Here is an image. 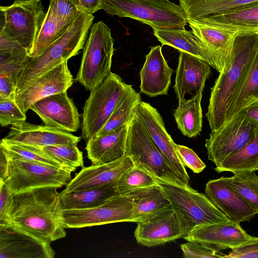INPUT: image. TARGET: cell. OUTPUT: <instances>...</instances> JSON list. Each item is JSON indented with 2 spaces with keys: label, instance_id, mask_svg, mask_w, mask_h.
<instances>
[{
  "label": "cell",
  "instance_id": "17",
  "mask_svg": "<svg viewBox=\"0 0 258 258\" xmlns=\"http://www.w3.org/2000/svg\"><path fill=\"white\" fill-rule=\"evenodd\" d=\"M30 109L46 125L70 133L77 132L80 127V115L67 91L40 99Z\"/></svg>",
  "mask_w": 258,
  "mask_h": 258
},
{
  "label": "cell",
  "instance_id": "6",
  "mask_svg": "<svg viewBox=\"0 0 258 258\" xmlns=\"http://www.w3.org/2000/svg\"><path fill=\"white\" fill-rule=\"evenodd\" d=\"M113 45L110 29L103 21L91 27L75 79L86 90L91 91L111 72Z\"/></svg>",
  "mask_w": 258,
  "mask_h": 258
},
{
  "label": "cell",
  "instance_id": "7",
  "mask_svg": "<svg viewBox=\"0 0 258 258\" xmlns=\"http://www.w3.org/2000/svg\"><path fill=\"white\" fill-rule=\"evenodd\" d=\"M155 178L188 233L198 226L229 220L206 195L188 185L182 186Z\"/></svg>",
  "mask_w": 258,
  "mask_h": 258
},
{
  "label": "cell",
  "instance_id": "27",
  "mask_svg": "<svg viewBox=\"0 0 258 258\" xmlns=\"http://www.w3.org/2000/svg\"><path fill=\"white\" fill-rule=\"evenodd\" d=\"M117 182L79 191L70 192L62 191L60 192L62 208L63 210L84 209L97 206L119 194Z\"/></svg>",
  "mask_w": 258,
  "mask_h": 258
},
{
  "label": "cell",
  "instance_id": "14",
  "mask_svg": "<svg viewBox=\"0 0 258 258\" xmlns=\"http://www.w3.org/2000/svg\"><path fill=\"white\" fill-rule=\"evenodd\" d=\"M135 113L151 140L168 161L177 178L184 186L188 185L189 176L179 159L176 144L166 131L157 109L150 104L141 101L136 106Z\"/></svg>",
  "mask_w": 258,
  "mask_h": 258
},
{
  "label": "cell",
  "instance_id": "45",
  "mask_svg": "<svg viewBox=\"0 0 258 258\" xmlns=\"http://www.w3.org/2000/svg\"><path fill=\"white\" fill-rule=\"evenodd\" d=\"M14 194L3 181H0V226L9 225V214Z\"/></svg>",
  "mask_w": 258,
  "mask_h": 258
},
{
  "label": "cell",
  "instance_id": "50",
  "mask_svg": "<svg viewBox=\"0 0 258 258\" xmlns=\"http://www.w3.org/2000/svg\"><path fill=\"white\" fill-rule=\"evenodd\" d=\"M243 110L249 118L258 122V100L252 102Z\"/></svg>",
  "mask_w": 258,
  "mask_h": 258
},
{
  "label": "cell",
  "instance_id": "29",
  "mask_svg": "<svg viewBox=\"0 0 258 258\" xmlns=\"http://www.w3.org/2000/svg\"><path fill=\"white\" fill-rule=\"evenodd\" d=\"M153 30L154 36L163 45H168L196 56L210 65L209 57L204 45L192 30L172 28Z\"/></svg>",
  "mask_w": 258,
  "mask_h": 258
},
{
  "label": "cell",
  "instance_id": "33",
  "mask_svg": "<svg viewBox=\"0 0 258 258\" xmlns=\"http://www.w3.org/2000/svg\"><path fill=\"white\" fill-rule=\"evenodd\" d=\"M192 20L226 24L247 31H257L258 2L227 13Z\"/></svg>",
  "mask_w": 258,
  "mask_h": 258
},
{
  "label": "cell",
  "instance_id": "32",
  "mask_svg": "<svg viewBox=\"0 0 258 258\" xmlns=\"http://www.w3.org/2000/svg\"><path fill=\"white\" fill-rule=\"evenodd\" d=\"M215 170L233 172L240 170H258V127L251 139L239 151L226 158Z\"/></svg>",
  "mask_w": 258,
  "mask_h": 258
},
{
  "label": "cell",
  "instance_id": "12",
  "mask_svg": "<svg viewBox=\"0 0 258 258\" xmlns=\"http://www.w3.org/2000/svg\"><path fill=\"white\" fill-rule=\"evenodd\" d=\"M189 26L204 45L210 65L219 73L227 68L237 36L246 32L236 27L217 23L196 21L187 19Z\"/></svg>",
  "mask_w": 258,
  "mask_h": 258
},
{
  "label": "cell",
  "instance_id": "52",
  "mask_svg": "<svg viewBox=\"0 0 258 258\" xmlns=\"http://www.w3.org/2000/svg\"><path fill=\"white\" fill-rule=\"evenodd\" d=\"M71 1H73L76 5H77L79 6V0H71Z\"/></svg>",
  "mask_w": 258,
  "mask_h": 258
},
{
  "label": "cell",
  "instance_id": "8",
  "mask_svg": "<svg viewBox=\"0 0 258 258\" xmlns=\"http://www.w3.org/2000/svg\"><path fill=\"white\" fill-rule=\"evenodd\" d=\"M125 156L132 159L134 165L154 177L184 186L163 154L151 140L135 111L128 126Z\"/></svg>",
  "mask_w": 258,
  "mask_h": 258
},
{
  "label": "cell",
  "instance_id": "26",
  "mask_svg": "<svg viewBox=\"0 0 258 258\" xmlns=\"http://www.w3.org/2000/svg\"><path fill=\"white\" fill-rule=\"evenodd\" d=\"M123 195L132 204V222L137 223L148 219L171 207L164 191L157 183Z\"/></svg>",
  "mask_w": 258,
  "mask_h": 258
},
{
  "label": "cell",
  "instance_id": "19",
  "mask_svg": "<svg viewBox=\"0 0 258 258\" xmlns=\"http://www.w3.org/2000/svg\"><path fill=\"white\" fill-rule=\"evenodd\" d=\"M205 195L210 201L231 221H249L257 212L230 185L227 177L210 180Z\"/></svg>",
  "mask_w": 258,
  "mask_h": 258
},
{
  "label": "cell",
  "instance_id": "43",
  "mask_svg": "<svg viewBox=\"0 0 258 258\" xmlns=\"http://www.w3.org/2000/svg\"><path fill=\"white\" fill-rule=\"evenodd\" d=\"M185 258H216L224 257L217 252L204 244L196 241H188L180 245Z\"/></svg>",
  "mask_w": 258,
  "mask_h": 258
},
{
  "label": "cell",
  "instance_id": "1",
  "mask_svg": "<svg viewBox=\"0 0 258 258\" xmlns=\"http://www.w3.org/2000/svg\"><path fill=\"white\" fill-rule=\"evenodd\" d=\"M57 188L40 187L14 195L9 225L49 243L66 237Z\"/></svg>",
  "mask_w": 258,
  "mask_h": 258
},
{
  "label": "cell",
  "instance_id": "4",
  "mask_svg": "<svg viewBox=\"0 0 258 258\" xmlns=\"http://www.w3.org/2000/svg\"><path fill=\"white\" fill-rule=\"evenodd\" d=\"M102 9L111 16L127 17L153 30L185 29V13L179 5L165 0H102Z\"/></svg>",
  "mask_w": 258,
  "mask_h": 258
},
{
  "label": "cell",
  "instance_id": "24",
  "mask_svg": "<svg viewBox=\"0 0 258 258\" xmlns=\"http://www.w3.org/2000/svg\"><path fill=\"white\" fill-rule=\"evenodd\" d=\"M6 138L33 146L77 144L81 137L44 124L37 125L26 121L11 127Z\"/></svg>",
  "mask_w": 258,
  "mask_h": 258
},
{
  "label": "cell",
  "instance_id": "25",
  "mask_svg": "<svg viewBox=\"0 0 258 258\" xmlns=\"http://www.w3.org/2000/svg\"><path fill=\"white\" fill-rule=\"evenodd\" d=\"M128 124L108 134L94 137L86 142L87 157L92 165L111 163L125 156Z\"/></svg>",
  "mask_w": 258,
  "mask_h": 258
},
{
  "label": "cell",
  "instance_id": "36",
  "mask_svg": "<svg viewBox=\"0 0 258 258\" xmlns=\"http://www.w3.org/2000/svg\"><path fill=\"white\" fill-rule=\"evenodd\" d=\"M70 26L60 24L49 6L39 33L28 56L33 57L39 56L50 44L60 37Z\"/></svg>",
  "mask_w": 258,
  "mask_h": 258
},
{
  "label": "cell",
  "instance_id": "38",
  "mask_svg": "<svg viewBox=\"0 0 258 258\" xmlns=\"http://www.w3.org/2000/svg\"><path fill=\"white\" fill-rule=\"evenodd\" d=\"M157 184L155 177L134 165L126 170L117 182L119 193L123 195L132 190Z\"/></svg>",
  "mask_w": 258,
  "mask_h": 258
},
{
  "label": "cell",
  "instance_id": "51",
  "mask_svg": "<svg viewBox=\"0 0 258 258\" xmlns=\"http://www.w3.org/2000/svg\"><path fill=\"white\" fill-rule=\"evenodd\" d=\"M8 159L3 151L0 149V181H4L7 176Z\"/></svg>",
  "mask_w": 258,
  "mask_h": 258
},
{
  "label": "cell",
  "instance_id": "11",
  "mask_svg": "<svg viewBox=\"0 0 258 258\" xmlns=\"http://www.w3.org/2000/svg\"><path fill=\"white\" fill-rule=\"evenodd\" d=\"M258 122L242 110L218 130L212 131L206 140L208 159L218 167L229 156L241 149L251 139Z\"/></svg>",
  "mask_w": 258,
  "mask_h": 258
},
{
  "label": "cell",
  "instance_id": "48",
  "mask_svg": "<svg viewBox=\"0 0 258 258\" xmlns=\"http://www.w3.org/2000/svg\"><path fill=\"white\" fill-rule=\"evenodd\" d=\"M16 82L11 77L0 73V100L16 99Z\"/></svg>",
  "mask_w": 258,
  "mask_h": 258
},
{
  "label": "cell",
  "instance_id": "16",
  "mask_svg": "<svg viewBox=\"0 0 258 258\" xmlns=\"http://www.w3.org/2000/svg\"><path fill=\"white\" fill-rule=\"evenodd\" d=\"M74 83L68 61H63L32 82L17 94L16 101L26 114L32 105L44 97L66 92Z\"/></svg>",
  "mask_w": 258,
  "mask_h": 258
},
{
  "label": "cell",
  "instance_id": "34",
  "mask_svg": "<svg viewBox=\"0 0 258 258\" xmlns=\"http://www.w3.org/2000/svg\"><path fill=\"white\" fill-rule=\"evenodd\" d=\"M258 100V51L251 68L230 106L225 122L252 102Z\"/></svg>",
  "mask_w": 258,
  "mask_h": 258
},
{
  "label": "cell",
  "instance_id": "23",
  "mask_svg": "<svg viewBox=\"0 0 258 258\" xmlns=\"http://www.w3.org/2000/svg\"><path fill=\"white\" fill-rule=\"evenodd\" d=\"M145 58L140 72L141 92L150 97L167 95L173 70L165 60L161 46L151 47Z\"/></svg>",
  "mask_w": 258,
  "mask_h": 258
},
{
  "label": "cell",
  "instance_id": "18",
  "mask_svg": "<svg viewBox=\"0 0 258 258\" xmlns=\"http://www.w3.org/2000/svg\"><path fill=\"white\" fill-rule=\"evenodd\" d=\"M240 223L226 221L198 226L183 238L187 241H196L217 251L237 247L250 238Z\"/></svg>",
  "mask_w": 258,
  "mask_h": 258
},
{
  "label": "cell",
  "instance_id": "44",
  "mask_svg": "<svg viewBox=\"0 0 258 258\" xmlns=\"http://www.w3.org/2000/svg\"><path fill=\"white\" fill-rule=\"evenodd\" d=\"M176 149L185 167H188L196 173H200L206 168V164L191 149L176 144Z\"/></svg>",
  "mask_w": 258,
  "mask_h": 258
},
{
  "label": "cell",
  "instance_id": "54",
  "mask_svg": "<svg viewBox=\"0 0 258 258\" xmlns=\"http://www.w3.org/2000/svg\"><path fill=\"white\" fill-rule=\"evenodd\" d=\"M165 1H168L169 0H165Z\"/></svg>",
  "mask_w": 258,
  "mask_h": 258
},
{
  "label": "cell",
  "instance_id": "37",
  "mask_svg": "<svg viewBox=\"0 0 258 258\" xmlns=\"http://www.w3.org/2000/svg\"><path fill=\"white\" fill-rule=\"evenodd\" d=\"M255 171H236L227 179L230 185L258 213V176Z\"/></svg>",
  "mask_w": 258,
  "mask_h": 258
},
{
  "label": "cell",
  "instance_id": "20",
  "mask_svg": "<svg viewBox=\"0 0 258 258\" xmlns=\"http://www.w3.org/2000/svg\"><path fill=\"white\" fill-rule=\"evenodd\" d=\"M50 243L9 225L0 226L1 258H53Z\"/></svg>",
  "mask_w": 258,
  "mask_h": 258
},
{
  "label": "cell",
  "instance_id": "9",
  "mask_svg": "<svg viewBox=\"0 0 258 258\" xmlns=\"http://www.w3.org/2000/svg\"><path fill=\"white\" fill-rule=\"evenodd\" d=\"M0 30L25 48L28 54L37 38L46 13L41 0H14L0 7Z\"/></svg>",
  "mask_w": 258,
  "mask_h": 258
},
{
  "label": "cell",
  "instance_id": "15",
  "mask_svg": "<svg viewBox=\"0 0 258 258\" xmlns=\"http://www.w3.org/2000/svg\"><path fill=\"white\" fill-rule=\"evenodd\" d=\"M187 234L183 222L171 207L137 223L134 232L136 241L148 247L183 238Z\"/></svg>",
  "mask_w": 258,
  "mask_h": 258
},
{
  "label": "cell",
  "instance_id": "2",
  "mask_svg": "<svg viewBox=\"0 0 258 258\" xmlns=\"http://www.w3.org/2000/svg\"><path fill=\"white\" fill-rule=\"evenodd\" d=\"M257 51L256 32H242L237 36L228 67L219 73L211 88L206 115L212 131L225 123L227 112L248 75Z\"/></svg>",
  "mask_w": 258,
  "mask_h": 258
},
{
  "label": "cell",
  "instance_id": "41",
  "mask_svg": "<svg viewBox=\"0 0 258 258\" xmlns=\"http://www.w3.org/2000/svg\"><path fill=\"white\" fill-rule=\"evenodd\" d=\"M26 114L18 105L16 99H8L0 100V124L1 126L25 121Z\"/></svg>",
  "mask_w": 258,
  "mask_h": 258
},
{
  "label": "cell",
  "instance_id": "21",
  "mask_svg": "<svg viewBox=\"0 0 258 258\" xmlns=\"http://www.w3.org/2000/svg\"><path fill=\"white\" fill-rule=\"evenodd\" d=\"M210 74V66L207 62L180 51L173 87L178 104L187 100L185 98L186 94H190L192 97L204 90L206 81Z\"/></svg>",
  "mask_w": 258,
  "mask_h": 258
},
{
  "label": "cell",
  "instance_id": "47",
  "mask_svg": "<svg viewBox=\"0 0 258 258\" xmlns=\"http://www.w3.org/2000/svg\"><path fill=\"white\" fill-rule=\"evenodd\" d=\"M0 53L7 54H28V51L17 42L0 30Z\"/></svg>",
  "mask_w": 258,
  "mask_h": 258
},
{
  "label": "cell",
  "instance_id": "28",
  "mask_svg": "<svg viewBox=\"0 0 258 258\" xmlns=\"http://www.w3.org/2000/svg\"><path fill=\"white\" fill-rule=\"evenodd\" d=\"M187 19L209 18L241 9L258 0H179Z\"/></svg>",
  "mask_w": 258,
  "mask_h": 258
},
{
  "label": "cell",
  "instance_id": "22",
  "mask_svg": "<svg viewBox=\"0 0 258 258\" xmlns=\"http://www.w3.org/2000/svg\"><path fill=\"white\" fill-rule=\"evenodd\" d=\"M134 166L132 159L125 156L107 164L84 166L66 185L62 191H79L117 182L121 175Z\"/></svg>",
  "mask_w": 258,
  "mask_h": 258
},
{
  "label": "cell",
  "instance_id": "13",
  "mask_svg": "<svg viewBox=\"0 0 258 258\" xmlns=\"http://www.w3.org/2000/svg\"><path fill=\"white\" fill-rule=\"evenodd\" d=\"M132 209L130 199L119 194L93 208L63 210L64 224L66 228H79L113 223L132 222Z\"/></svg>",
  "mask_w": 258,
  "mask_h": 258
},
{
  "label": "cell",
  "instance_id": "31",
  "mask_svg": "<svg viewBox=\"0 0 258 258\" xmlns=\"http://www.w3.org/2000/svg\"><path fill=\"white\" fill-rule=\"evenodd\" d=\"M0 149L3 151L8 159H24L73 172L70 167L48 155L39 147L25 144L4 138L1 141Z\"/></svg>",
  "mask_w": 258,
  "mask_h": 258
},
{
  "label": "cell",
  "instance_id": "3",
  "mask_svg": "<svg viewBox=\"0 0 258 258\" xmlns=\"http://www.w3.org/2000/svg\"><path fill=\"white\" fill-rule=\"evenodd\" d=\"M94 17L81 11L63 34L39 56H28L16 79V95L34 80L77 55L85 44Z\"/></svg>",
  "mask_w": 258,
  "mask_h": 258
},
{
  "label": "cell",
  "instance_id": "35",
  "mask_svg": "<svg viewBox=\"0 0 258 258\" xmlns=\"http://www.w3.org/2000/svg\"><path fill=\"white\" fill-rule=\"evenodd\" d=\"M140 94L134 90L112 113L101 129L94 136H101L113 132L128 125L136 106L141 101Z\"/></svg>",
  "mask_w": 258,
  "mask_h": 258
},
{
  "label": "cell",
  "instance_id": "42",
  "mask_svg": "<svg viewBox=\"0 0 258 258\" xmlns=\"http://www.w3.org/2000/svg\"><path fill=\"white\" fill-rule=\"evenodd\" d=\"M28 54H7L0 53V73L11 78L15 82L20 70L23 68Z\"/></svg>",
  "mask_w": 258,
  "mask_h": 258
},
{
  "label": "cell",
  "instance_id": "10",
  "mask_svg": "<svg viewBox=\"0 0 258 258\" xmlns=\"http://www.w3.org/2000/svg\"><path fill=\"white\" fill-rule=\"evenodd\" d=\"M71 172L26 160L9 159L6 178L3 181L15 195L40 187L60 188L72 179Z\"/></svg>",
  "mask_w": 258,
  "mask_h": 258
},
{
  "label": "cell",
  "instance_id": "53",
  "mask_svg": "<svg viewBox=\"0 0 258 258\" xmlns=\"http://www.w3.org/2000/svg\"><path fill=\"white\" fill-rule=\"evenodd\" d=\"M256 33H257V36H258V30H257V31H256Z\"/></svg>",
  "mask_w": 258,
  "mask_h": 258
},
{
  "label": "cell",
  "instance_id": "40",
  "mask_svg": "<svg viewBox=\"0 0 258 258\" xmlns=\"http://www.w3.org/2000/svg\"><path fill=\"white\" fill-rule=\"evenodd\" d=\"M49 6L61 24L70 26L82 11L80 7L71 0H50Z\"/></svg>",
  "mask_w": 258,
  "mask_h": 258
},
{
  "label": "cell",
  "instance_id": "39",
  "mask_svg": "<svg viewBox=\"0 0 258 258\" xmlns=\"http://www.w3.org/2000/svg\"><path fill=\"white\" fill-rule=\"evenodd\" d=\"M40 148L48 155L70 167L73 172L77 168L84 166L83 153L77 144L50 145Z\"/></svg>",
  "mask_w": 258,
  "mask_h": 258
},
{
  "label": "cell",
  "instance_id": "30",
  "mask_svg": "<svg viewBox=\"0 0 258 258\" xmlns=\"http://www.w3.org/2000/svg\"><path fill=\"white\" fill-rule=\"evenodd\" d=\"M203 91L178 104L173 113L178 128L188 138L195 137L202 131L203 114L201 102Z\"/></svg>",
  "mask_w": 258,
  "mask_h": 258
},
{
  "label": "cell",
  "instance_id": "5",
  "mask_svg": "<svg viewBox=\"0 0 258 258\" xmlns=\"http://www.w3.org/2000/svg\"><path fill=\"white\" fill-rule=\"evenodd\" d=\"M134 89L120 76L110 72L86 100L82 113V137L87 142L105 124L120 104Z\"/></svg>",
  "mask_w": 258,
  "mask_h": 258
},
{
  "label": "cell",
  "instance_id": "49",
  "mask_svg": "<svg viewBox=\"0 0 258 258\" xmlns=\"http://www.w3.org/2000/svg\"><path fill=\"white\" fill-rule=\"evenodd\" d=\"M79 7L82 11L93 14L102 9V0H79Z\"/></svg>",
  "mask_w": 258,
  "mask_h": 258
},
{
  "label": "cell",
  "instance_id": "46",
  "mask_svg": "<svg viewBox=\"0 0 258 258\" xmlns=\"http://www.w3.org/2000/svg\"><path fill=\"white\" fill-rule=\"evenodd\" d=\"M231 251L224 257L258 258V237L251 236L242 244L231 248Z\"/></svg>",
  "mask_w": 258,
  "mask_h": 258
}]
</instances>
